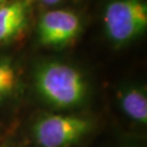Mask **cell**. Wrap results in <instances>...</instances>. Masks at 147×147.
I'll return each instance as SVG.
<instances>
[{
  "label": "cell",
  "mask_w": 147,
  "mask_h": 147,
  "mask_svg": "<svg viewBox=\"0 0 147 147\" xmlns=\"http://www.w3.org/2000/svg\"><path fill=\"white\" fill-rule=\"evenodd\" d=\"M39 97L57 109H74L85 102L88 83L79 68L62 61L40 63L34 73Z\"/></svg>",
  "instance_id": "6da1fadb"
},
{
  "label": "cell",
  "mask_w": 147,
  "mask_h": 147,
  "mask_svg": "<svg viewBox=\"0 0 147 147\" xmlns=\"http://www.w3.org/2000/svg\"><path fill=\"white\" fill-rule=\"evenodd\" d=\"M107 39L115 47H124L142 37L147 28L146 0H109L102 13Z\"/></svg>",
  "instance_id": "7a4b0ae2"
},
{
  "label": "cell",
  "mask_w": 147,
  "mask_h": 147,
  "mask_svg": "<svg viewBox=\"0 0 147 147\" xmlns=\"http://www.w3.org/2000/svg\"><path fill=\"white\" fill-rule=\"evenodd\" d=\"M93 129L89 118L76 115H46L34 123L32 133L39 147H72Z\"/></svg>",
  "instance_id": "3957f363"
},
{
  "label": "cell",
  "mask_w": 147,
  "mask_h": 147,
  "mask_svg": "<svg viewBox=\"0 0 147 147\" xmlns=\"http://www.w3.org/2000/svg\"><path fill=\"white\" fill-rule=\"evenodd\" d=\"M83 30L81 16L72 10L51 9L42 13L37 25L39 42L46 47L62 48L73 42Z\"/></svg>",
  "instance_id": "277c9868"
},
{
  "label": "cell",
  "mask_w": 147,
  "mask_h": 147,
  "mask_svg": "<svg viewBox=\"0 0 147 147\" xmlns=\"http://www.w3.org/2000/svg\"><path fill=\"white\" fill-rule=\"evenodd\" d=\"M32 0H10L0 8V44L10 42L25 30Z\"/></svg>",
  "instance_id": "5b68a950"
},
{
  "label": "cell",
  "mask_w": 147,
  "mask_h": 147,
  "mask_svg": "<svg viewBox=\"0 0 147 147\" xmlns=\"http://www.w3.org/2000/svg\"><path fill=\"white\" fill-rule=\"evenodd\" d=\"M119 105L129 120L141 125L147 123V94L145 87L130 85L122 88L119 93Z\"/></svg>",
  "instance_id": "8992f818"
},
{
  "label": "cell",
  "mask_w": 147,
  "mask_h": 147,
  "mask_svg": "<svg viewBox=\"0 0 147 147\" xmlns=\"http://www.w3.org/2000/svg\"><path fill=\"white\" fill-rule=\"evenodd\" d=\"M18 69L12 59L0 58V102L12 96L18 87Z\"/></svg>",
  "instance_id": "52a82bcc"
},
{
  "label": "cell",
  "mask_w": 147,
  "mask_h": 147,
  "mask_svg": "<svg viewBox=\"0 0 147 147\" xmlns=\"http://www.w3.org/2000/svg\"><path fill=\"white\" fill-rule=\"evenodd\" d=\"M39 3H42L44 5H47V7H53V5H60L61 2H64L67 0H37Z\"/></svg>",
  "instance_id": "ba28073f"
},
{
  "label": "cell",
  "mask_w": 147,
  "mask_h": 147,
  "mask_svg": "<svg viewBox=\"0 0 147 147\" xmlns=\"http://www.w3.org/2000/svg\"><path fill=\"white\" fill-rule=\"evenodd\" d=\"M10 0H0V8L2 7V5H5L7 2H9Z\"/></svg>",
  "instance_id": "9c48e42d"
}]
</instances>
